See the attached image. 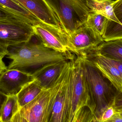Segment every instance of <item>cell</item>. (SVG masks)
<instances>
[{
    "instance_id": "cell-1",
    "label": "cell",
    "mask_w": 122,
    "mask_h": 122,
    "mask_svg": "<svg viewBox=\"0 0 122 122\" xmlns=\"http://www.w3.org/2000/svg\"><path fill=\"white\" fill-rule=\"evenodd\" d=\"M33 37L28 42L8 48L6 58L12 61L7 69H18L32 75L45 66L73 58L71 54L46 47L36 36V40Z\"/></svg>"
},
{
    "instance_id": "cell-2",
    "label": "cell",
    "mask_w": 122,
    "mask_h": 122,
    "mask_svg": "<svg viewBox=\"0 0 122 122\" xmlns=\"http://www.w3.org/2000/svg\"><path fill=\"white\" fill-rule=\"evenodd\" d=\"M81 58L89 92L91 110L97 122H99L104 111L113 106L119 91L99 69L84 58Z\"/></svg>"
},
{
    "instance_id": "cell-3",
    "label": "cell",
    "mask_w": 122,
    "mask_h": 122,
    "mask_svg": "<svg viewBox=\"0 0 122 122\" xmlns=\"http://www.w3.org/2000/svg\"><path fill=\"white\" fill-rule=\"evenodd\" d=\"M63 69L55 83L48 89H43L34 99L19 108L10 122H49Z\"/></svg>"
},
{
    "instance_id": "cell-4",
    "label": "cell",
    "mask_w": 122,
    "mask_h": 122,
    "mask_svg": "<svg viewBox=\"0 0 122 122\" xmlns=\"http://www.w3.org/2000/svg\"><path fill=\"white\" fill-rule=\"evenodd\" d=\"M74 59L70 106L66 122H76L81 111L85 107H88L91 110L89 92L83 71L81 59L80 57H77L75 60Z\"/></svg>"
},
{
    "instance_id": "cell-5",
    "label": "cell",
    "mask_w": 122,
    "mask_h": 122,
    "mask_svg": "<svg viewBox=\"0 0 122 122\" xmlns=\"http://www.w3.org/2000/svg\"><path fill=\"white\" fill-rule=\"evenodd\" d=\"M34 35L30 24L12 16L0 18V46L8 48L25 43Z\"/></svg>"
},
{
    "instance_id": "cell-6",
    "label": "cell",
    "mask_w": 122,
    "mask_h": 122,
    "mask_svg": "<svg viewBox=\"0 0 122 122\" xmlns=\"http://www.w3.org/2000/svg\"><path fill=\"white\" fill-rule=\"evenodd\" d=\"M104 42L102 36L83 25L71 33H66L65 45L70 53L84 57Z\"/></svg>"
},
{
    "instance_id": "cell-7",
    "label": "cell",
    "mask_w": 122,
    "mask_h": 122,
    "mask_svg": "<svg viewBox=\"0 0 122 122\" xmlns=\"http://www.w3.org/2000/svg\"><path fill=\"white\" fill-rule=\"evenodd\" d=\"M73 59L67 61L64 67L49 122H67L70 106Z\"/></svg>"
},
{
    "instance_id": "cell-8",
    "label": "cell",
    "mask_w": 122,
    "mask_h": 122,
    "mask_svg": "<svg viewBox=\"0 0 122 122\" xmlns=\"http://www.w3.org/2000/svg\"><path fill=\"white\" fill-rule=\"evenodd\" d=\"M34 34L46 47L61 53L71 54L65 45L66 32L60 27L41 22L33 26Z\"/></svg>"
},
{
    "instance_id": "cell-9",
    "label": "cell",
    "mask_w": 122,
    "mask_h": 122,
    "mask_svg": "<svg viewBox=\"0 0 122 122\" xmlns=\"http://www.w3.org/2000/svg\"><path fill=\"white\" fill-rule=\"evenodd\" d=\"M60 21L62 28L69 34L84 24L68 0H46Z\"/></svg>"
},
{
    "instance_id": "cell-10",
    "label": "cell",
    "mask_w": 122,
    "mask_h": 122,
    "mask_svg": "<svg viewBox=\"0 0 122 122\" xmlns=\"http://www.w3.org/2000/svg\"><path fill=\"white\" fill-rule=\"evenodd\" d=\"M34 79L30 74L7 69L0 74V90L8 96L16 95L24 86Z\"/></svg>"
},
{
    "instance_id": "cell-11",
    "label": "cell",
    "mask_w": 122,
    "mask_h": 122,
    "mask_svg": "<svg viewBox=\"0 0 122 122\" xmlns=\"http://www.w3.org/2000/svg\"><path fill=\"white\" fill-rule=\"evenodd\" d=\"M83 58L99 69L112 82L118 91L122 89V73L107 57L95 50Z\"/></svg>"
},
{
    "instance_id": "cell-12",
    "label": "cell",
    "mask_w": 122,
    "mask_h": 122,
    "mask_svg": "<svg viewBox=\"0 0 122 122\" xmlns=\"http://www.w3.org/2000/svg\"><path fill=\"white\" fill-rule=\"evenodd\" d=\"M15 0L43 23L61 27L58 18L46 0Z\"/></svg>"
},
{
    "instance_id": "cell-13",
    "label": "cell",
    "mask_w": 122,
    "mask_h": 122,
    "mask_svg": "<svg viewBox=\"0 0 122 122\" xmlns=\"http://www.w3.org/2000/svg\"><path fill=\"white\" fill-rule=\"evenodd\" d=\"M67 61H62L45 66L37 70L32 76L43 89H48L58 79Z\"/></svg>"
},
{
    "instance_id": "cell-14",
    "label": "cell",
    "mask_w": 122,
    "mask_h": 122,
    "mask_svg": "<svg viewBox=\"0 0 122 122\" xmlns=\"http://www.w3.org/2000/svg\"><path fill=\"white\" fill-rule=\"evenodd\" d=\"M0 10L33 26L42 22L15 0H0Z\"/></svg>"
},
{
    "instance_id": "cell-15",
    "label": "cell",
    "mask_w": 122,
    "mask_h": 122,
    "mask_svg": "<svg viewBox=\"0 0 122 122\" xmlns=\"http://www.w3.org/2000/svg\"><path fill=\"white\" fill-rule=\"evenodd\" d=\"M113 11L119 23L108 19L102 38L107 42L122 39V0L114 1Z\"/></svg>"
},
{
    "instance_id": "cell-16",
    "label": "cell",
    "mask_w": 122,
    "mask_h": 122,
    "mask_svg": "<svg viewBox=\"0 0 122 122\" xmlns=\"http://www.w3.org/2000/svg\"><path fill=\"white\" fill-rule=\"evenodd\" d=\"M43 89L34 79L26 84L16 95L19 108L34 99Z\"/></svg>"
},
{
    "instance_id": "cell-17",
    "label": "cell",
    "mask_w": 122,
    "mask_h": 122,
    "mask_svg": "<svg viewBox=\"0 0 122 122\" xmlns=\"http://www.w3.org/2000/svg\"><path fill=\"white\" fill-rule=\"evenodd\" d=\"M96 50L107 58L122 62V39L104 41Z\"/></svg>"
},
{
    "instance_id": "cell-18",
    "label": "cell",
    "mask_w": 122,
    "mask_h": 122,
    "mask_svg": "<svg viewBox=\"0 0 122 122\" xmlns=\"http://www.w3.org/2000/svg\"><path fill=\"white\" fill-rule=\"evenodd\" d=\"M114 1L107 0L102 2H98L94 0H87V7L90 12H94L107 17L109 20L119 23L113 11L112 4Z\"/></svg>"
},
{
    "instance_id": "cell-19",
    "label": "cell",
    "mask_w": 122,
    "mask_h": 122,
    "mask_svg": "<svg viewBox=\"0 0 122 122\" xmlns=\"http://www.w3.org/2000/svg\"><path fill=\"white\" fill-rule=\"evenodd\" d=\"M19 109L16 95H8L0 110V122H10Z\"/></svg>"
},
{
    "instance_id": "cell-20",
    "label": "cell",
    "mask_w": 122,
    "mask_h": 122,
    "mask_svg": "<svg viewBox=\"0 0 122 122\" xmlns=\"http://www.w3.org/2000/svg\"><path fill=\"white\" fill-rule=\"evenodd\" d=\"M108 19L103 15L94 12H90L83 25L92 29L102 36Z\"/></svg>"
},
{
    "instance_id": "cell-21",
    "label": "cell",
    "mask_w": 122,
    "mask_h": 122,
    "mask_svg": "<svg viewBox=\"0 0 122 122\" xmlns=\"http://www.w3.org/2000/svg\"><path fill=\"white\" fill-rule=\"evenodd\" d=\"M74 7L84 23L90 12L86 4L87 0H68Z\"/></svg>"
},
{
    "instance_id": "cell-22",
    "label": "cell",
    "mask_w": 122,
    "mask_h": 122,
    "mask_svg": "<svg viewBox=\"0 0 122 122\" xmlns=\"http://www.w3.org/2000/svg\"><path fill=\"white\" fill-rule=\"evenodd\" d=\"M112 106L116 112L122 111V88L117 92Z\"/></svg>"
},
{
    "instance_id": "cell-23",
    "label": "cell",
    "mask_w": 122,
    "mask_h": 122,
    "mask_svg": "<svg viewBox=\"0 0 122 122\" xmlns=\"http://www.w3.org/2000/svg\"><path fill=\"white\" fill-rule=\"evenodd\" d=\"M116 113L115 110L112 106L107 108L103 112L99 122H107Z\"/></svg>"
},
{
    "instance_id": "cell-24",
    "label": "cell",
    "mask_w": 122,
    "mask_h": 122,
    "mask_svg": "<svg viewBox=\"0 0 122 122\" xmlns=\"http://www.w3.org/2000/svg\"><path fill=\"white\" fill-rule=\"evenodd\" d=\"M8 95L4 94L0 90V110L4 103L7 99Z\"/></svg>"
},
{
    "instance_id": "cell-25",
    "label": "cell",
    "mask_w": 122,
    "mask_h": 122,
    "mask_svg": "<svg viewBox=\"0 0 122 122\" xmlns=\"http://www.w3.org/2000/svg\"><path fill=\"white\" fill-rule=\"evenodd\" d=\"M3 57L0 56V74L7 69V67L3 61Z\"/></svg>"
},
{
    "instance_id": "cell-26",
    "label": "cell",
    "mask_w": 122,
    "mask_h": 122,
    "mask_svg": "<svg viewBox=\"0 0 122 122\" xmlns=\"http://www.w3.org/2000/svg\"><path fill=\"white\" fill-rule=\"evenodd\" d=\"M122 122V117L117 115V114H115L109 120H108V122Z\"/></svg>"
},
{
    "instance_id": "cell-27",
    "label": "cell",
    "mask_w": 122,
    "mask_h": 122,
    "mask_svg": "<svg viewBox=\"0 0 122 122\" xmlns=\"http://www.w3.org/2000/svg\"><path fill=\"white\" fill-rule=\"evenodd\" d=\"M8 53V47L0 46V56L4 57L7 55Z\"/></svg>"
},
{
    "instance_id": "cell-28",
    "label": "cell",
    "mask_w": 122,
    "mask_h": 122,
    "mask_svg": "<svg viewBox=\"0 0 122 122\" xmlns=\"http://www.w3.org/2000/svg\"><path fill=\"white\" fill-rule=\"evenodd\" d=\"M8 16H12V17H14V16L9 15L7 13H5V12H4V11H1V10H0V18H4V17H8ZM14 18H15V17H14Z\"/></svg>"
},
{
    "instance_id": "cell-29",
    "label": "cell",
    "mask_w": 122,
    "mask_h": 122,
    "mask_svg": "<svg viewBox=\"0 0 122 122\" xmlns=\"http://www.w3.org/2000/svg\"><path fill=\"white\" fill-rule=\"evenodd\" d=\"M116 114H117V115H119L120 117H122V111L116 112Z\"/></svg>"
},
{
    "instance_id": "cell-30",
    "label": "cell",
    "mask_w": 122,
    "mask_h": 122,
    "mask_svg": "<svg viewBox=\"0 0 122 122\" xmlns=\"http://www.w3.org/2000/svg\"><path fill=\"white\" fill-rule=\"evenodd\" d=\"M94 0L98 1V2H102V1H105L107 0Z\"/></svg>"
}]
</instances>
